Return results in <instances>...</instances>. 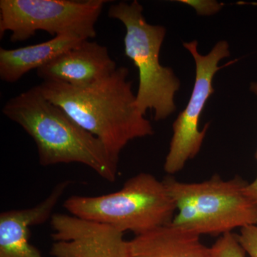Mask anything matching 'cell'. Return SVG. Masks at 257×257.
<instances>
[{"label": "cell", "mask_w": 257, "mask_h": 257, "mask_svg": "<svg viewBox=\"0 0 257 257\" xmlns=\"http://www.w3.org/2000/svg\"><path fill=\"white\" fill-rule=\"evenodd\" d=\"M83 40L76 35H62L37 45L12 50L0 48V79L7 83L18 82L32 69L46 65Z\"/></svg>", "instance_id": "12"}, {"label": "cell", "mask_w": 257, "mask_h": 257, "mask_svg": "<svg viewBox=\"0 0 257 257\" xmlns=\"http://www.w3.org/2000/svg\"><path fill=\"white\" fill-rule=\"evenodd\" d=\"M72 215L135 235L171 224L176 206L163 181L140 173L117 192L95 196H72L64 203Z\"/></svg>", "instance_id": "4"}, {"label": "cell", "mask_w": 257, "mask_h": 257, "mask_svg": "<svg viewBox=\"0 0 257 257\" xmlns=\"http://www.w3.org/2000/svg\"><path fill=\"white\" fill-rule=\"evenodd\" d=\"M177 213L171 224L192 234L218 236L257 224V204L245 192L248 183L214 175L198 183L163 180Z\"/></svg>", "instance_id": "3"}, {"label": "cell", "mask_w": 257, "mask_h": 257, "mask_svg": "<svg viewBox=\"0 0 257 257\" xmlns=\"http://www.w3.org/2000/svg\"><path fill=\"white\" fill-rule=\"evenodd\" d=\"M250 90L257 96V82H252L250 85ZM257 158V152H256ZM246 194L257 204V177L251 184H248L245 187Z\"/></svg>", "instance_id": "15"}, {"label": "cell", "mask_w": 257, "mask_h": 257, "mask_svg": "<svg viewBox=\"0 0 257 257\" xmlns=\"http://www.w3.org/2000/svg\"><path fill=\"white\" fill-rule=\"evenodd\" d=\"M3 113L31 137L40 165L82 164L108 182L116 179L119 161L99 139L48 100L39 85L9 99Z\"/></svg>", "instance_id": "2"}, {"label": "cell", "mask_w": 257, "mask_h": 257, "mask_svg": "<svg viewBox=\"0 0 257 257\" xmlns=\"http://www.w3.org/2000/svg\"><path fill=\"white\" fill-rule=\"evenodd\" d=\"M116 68L106 47L85 40L37 69V75L43 81L82 87L104 78Z\"/></svg>", "instance_id": "9"}, {"label": "cell", "mask_w": 257, "mask_h": 257, "mask_svg": "<svg viewBox=\"0 0 257 257\" xmlns=\"http://www.w3.org/2000/svg\"><path fill=\"white\" fill-rule=\"evenodd\" d=\"M128 248V257H213L200 236L171 224L135 235Z\"/></svg>", "instance_id": "11"}, {"label": "cell", "mask_w": 257, "mask_h": 257, "mask_svg": "<svg viewBox=\"0 0 257 257\" xmlns=\"http://www.w3.org/2000/svg\"><path fill=\"white\" fill-rule=\"evenodd\" d=\"M213 257H246L238 236L232 232L221 236L211 247Z\"/></svg>", "instance_id": "13"}, {"label": "cell", "mask_w": 257, "mask_h": 257, "mask_svg": "<svg viewBox=\"0 0 257 257\" xmlns=\"http://www.w3.org/2000/svg\"><path fill=\"white\" fill-rule=\"evenodd\" d=\"M105 0H1L0 37L11 32L10 40L23 42L39 30L54 37L74 35L89 40L96 35L95 25Z\"/></svg>", "instance_id": "6"}, {"label": "cell", "mask_w": 257, "mask_h": 257, "mask_svg": "<svg viewBox=\"0 0 257 257\" xmlns=\"http://www.w3.org/2000/svg\"><path fill=\"white\" fill-rule=\"evenodd\" d=\"M238 239L245 252L250 257H257V224L241 229Z\"/></svg>", "instance_id": "14"}, {"label": "cell", "mask_w": 257, "mask_h": 257, "mask_svg": "<svg viewBox=\"0 0 257 257\" xmlns=\"http://www.w3.org/2000/svg\"><path fill=\"white\" fill-rule=\"evenodd\" d=\"M55 257H128L124 233L72 214L51 216Z\"/></svg>", "instance_id": "8"}, {"label": "cell", "mask_w": 257, "mask_h": 257, "mask_svg": "<svg viewBox=\"0 0 257 257\" xmlns=\"http://www.w3.org/2000/svg\"><path fill=\"white\" fill-rule=\"evenodd\" d=\"M70 182L55 186L48 197L34 207L0 214V257H45L30 241V228L52 216L54 209Z\"/></svg>", "instance_id": "10"}, {"label": "cell", "mask_w": 257, "mask_h": 257, "mask_svg": "<svg viewBox=\"0 0 257 257\" xmlns=\"http://www.w3.org/2000/svg\"><path fill=\"white\" fill-rule=\"evenodd\" d=\"M128 74L126 67H117L87 87L50 81H42L39 87L48 100L99 139L119 161L121 150L130 141L154 135L151 122L137 106Z\"/></svg>", "instance_id": "1"}, {"label": "cell", "mask_w": 257, "mask_h": 257, "mask_svg": "<svg viewBox=\"0 0 257 257\" xmlns=\"http://www.w3.org/2000/svg\"><path fill=\"white\" fill-rule=\"evenodd\" d=\"M110 18L119 20L126 28L124 54L139 70L137 106L142 114L154 109L155 121L165 119L176 110L175 93L181 83L172 68L160 62L165 27L150 25L143 15V7L137 0L120 2L108 11Z\"/></svg>", "instance_id": "5"}, {"label": "cell", "mask_w": 257, "mask_h": 257, "mask_svg": "<svg viewBox=\"0 0 257 257\" xmlns=\"http://www.w3.org/2000/svg\"><path fill=\"white\" fill-rule=\"evenodd\" d=\"M183 46L194 57L195 82L188 104L173 124V136L164 165V170L170 175L182 170L187 161L194 159L200 151L209 126L207 123L204 130H199L201 114L208 99L214 92L213 78L222 68L218 64L230 56L229 44L226 41L217 42L206 55L199 53L196 40L184 42Z\"/></svg>", "instance_id": "7"}]
</instances>
